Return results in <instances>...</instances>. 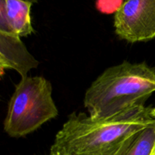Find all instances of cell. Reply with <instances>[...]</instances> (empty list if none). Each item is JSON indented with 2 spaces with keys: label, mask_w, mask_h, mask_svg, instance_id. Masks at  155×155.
<instances>
[{
  "label": "cell",
  "mask_w": 155,
  "mask_h": 155,
  "mask_svg": "<svg viewBox=\"0 0 155 155\" xmlns=\"http://www.w3.org/2000/svg\"><path fill=\"white\" fill-rule=\"evenodd\" d=\"M51 92V83L44 77L21 78L9 101L5 132L11 137L21 138L55 118L58 111Z\"/></svg>",
  "instance_id": "3"
},
{
  "label": "cell",
  "mask_w": 155,
  "mask_h": 155,
  "mask_svg": "<svg viewBox=\"0 0 155 155\" xmlns=\"http://www.w3.org/2000/svg\"><path fill=\"white\" fill-rule=\"evenodd\" d=\"M151 155H155V146H154V149H153L152 152H151Z\"/></svg>",
  "instance_id": "12"
},
{
  "label": "cell",
  "mask_w": 155,
  "mask_h": 155,
  "mask_svg": "<svg viewBox=\"0 0 155 155\" xmlns=\"http://www.w3.org/2000/svg\"><path fill=\"white\" fill-rule=\"evenodd\" d=\"M0 32L1 33H14L9 24L5 0H0Z\"/></svg>",
  "instance_id": "9"
},
{
  "label": "cell",
  "mask_w": 155,
  "mask_h": 155,
  "mask_svg": "<svg viewBox=\"0 0 155 155\" xmlns=\"http://www.w3.org/2000/svg\"><path fill=\"white\" fill-rule=\"evenodd\" d=\"M154 120L152 108L145 106L104 119L74 113L55 136L50 155H117L135 133Z\"/></svg>",
  "instance_id": "1"
},
{
  "label": "cell",
  "mask_w": 155,
  "mask_h": 155,
  "mask_svg": "<svg viewBox=\"0 0 155 155\" xmlns=\"http://www.w3.org/2000/svg\"><path fill=\"white\" fill-rule=\"evenodd\" d=\"M25 1L29 2H31V3H36L39 2V0H25Z\"/></svg>",
  "instance_id": "10"
},
{
  "label": "cell",
  "mask_w": 155,
  "mask_h": 155,
  "mask_svg": "<svg viewBox=\"0 0 155 155\" xmlns=\"http://www.w3.org/2000/svg\"><path fill=\"white\" fill-rule=\"evenodd\" d=\"M9 24L14 33L27 36L34 32L31 23L30 10L33 3L25 0H5Z\"/></svg>",
  "instance_id": "6"
},
{
  "label": "cell",
  "mask_w": 155,
  "mask_h": 155,
  "mask_svg": "<svg viewBox=\"0 0 155 155\" xmlns=\"http://www.w3.org/2000/svg\"><path fill=\"white\" fill-rule=\"evenodd\" d=\"M124 4L123 0H97L96 8L104 14L116 13Z\"/></svg>",
  "instance_id": "8"
},
{
  "label": "cell",
  "mask_w": 155,
  "mask_h": 155,
  "mask_svg": "<svg viewBox=\"0 0 155 155\" xmlns=\"http://www.w3.org/2000/svg\"><path fill=\"white\" fill-rule=\"evenodd\" d=\"M38 65L39 61L29 52L18 35L0 32L1 75L4 74V70L12 69L24 78L30 70Z\"/></svg>",
  "instance_id": "5"
},
{
  "label": "cell",
  "mask_w": 155,
  "mask_h": 155,
  "mask_svg": "<svg viewBox=\"0 0 155 155\" xmlns=\"http://www.w3.org/2000/svg\"><path fill=\"white\" fill-rule=\"evenodd\" d=\"M155 146V120L135 133L117 155H151Z\"/></svg>",
  "instance_id": "7"
},
{
  "label": "cell",
  "mask_w": 155,
  "mask_h": 155,
  "mask_svg": "<svg viewBox=\"0 0 155 155\" xmlns=\"http://www.w3.org/2000/svg\"><path fill=\"white\" fill-rule=\"evenodd\" d=\"M154 92V68L124 61L107 68L91 84L84 105L91 117L104 119L144 107Z\"/></svg>",
  "instance_id": "2"
},
{
  "label": "cell",
  "mask_w": 155,
  "mask_h": 155,
  "mask_svg": "<svg viewBox=\"0 0 155 155\" xmlns=\"http://www.w3.org/2000/svg\"><path fill=\"white\" fill-rule=\"evenodd\" d=\"M115 33L129 42L155 38V0H127L114 15Z\"/></svg>",
  "instance_id": "4"
},
{
  "label": "cell",
  "mask_w": 155,
  "mask_h": 155,
  "mask_svg": "<svg viewBox=\"0 0 155 155\" xmlns=\"http://www.w3.org/2000/svg\"><path fill=\"white\" fill-rule=\"evenodd\" d=\"M152 116L154 117V118L155 119V107L152 108Z\"/></svg>",
  "instance_id": "11"
}]
</instances>
